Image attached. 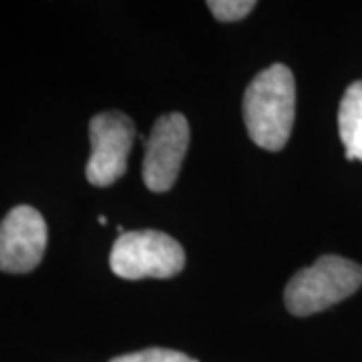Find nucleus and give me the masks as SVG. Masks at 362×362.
<instances>
[{
  "label": "nucleus",
  "mask_w": 362,
  "mask_h": 362,
  "mask_svg": "<svg viewBox=\"0 0 362 362\" xmlns=\"http://www.w3.org/2000/svg\"><path fill=\"white\" fill-rule=\"evenodd\" d=\"M90 157L87 161V180L90 185L107 187L113 185L127 171L135 127L129 117L109 111L90 119Z\"/></svg>",
  "instance_id": "nucleus-4"
},
{
  "label": "nucleus",
  "mask_w": 362,
  "mask_h": 362,
  "mask_svg": "<svg viewBox=\"0 0 362 362\" xmlns=\"http://www.w3.org/2000/svg\"><path fill=\"white\" fill-rule=\"evenodd\" d=\"M254 6H256L254 0H211V2H207V8L221 23L240 21L252 13Z\"/></svg>",
  "instance_id": "nucleus-8"
},
{
  "label": "nucleus",
  "mask_w": 362,
  "mask_h": 362,
  "mask_svg": "<svg viewBox=\"0 0 362 362\" xmlns=\"http://www.w3.org/2000/svg\"><path fill=\"white\" fill-rule=\"evenodd\" d=\"M296 111V83L286 65L268 66L259 71L244 93V123L252 141L266 151L284 147Z\"/></svg>",
  "instance_id": "nucleus-1"
},
{
  "label": "nucleus",
  "mask_w": 362,
  "mask_h": 362,
  "mask_svg": "<svg viewBox=\"0 0 362 362\" xmlns=\"http://www.w3.org/2000/svg\"><path fill=\"white\" fill-rule=\"evenodd\" d=\"M338 131L346 149V159L362 161V81L352 83L340 101Z\"/></svg>",
  "instance_id": "nucleus-7"
},
{
  "label": "nucleus",
  "mask_w": 362,
  "mask_h": 362,
  "mask_svg": "<svg viewBox=\"0 0 362 362\" xmlns=\"http://www.w3.org/2000/svg\"><path fill=\"white\" fill-rule=\"evenodd\" d=\"M111 270L125 280L173 278L183 270L185 254L180 242L156 230L121 233L111 250Z\"/></svg>",
  "instance_id": "nucleus-3"
},
{
  "label": "nucleus",
  "mask_w": 362,
  "mask_h": 362,
  "mask_svg": "<svg viewBox=\"0 0 362 362\" xmlns=\"http://www.w3.org/2000/svg\"><path fill=\"white\" fill-rule=\"evenodd\" d=\"M189 145V125L181 113L159 117L145 143L143 181L151 192H168L177 181Z\"/></svg>",
  "instance_id": "nucleus-5"
},
{
  "label": "nucleus",
  "mask_w": 362,
  "mask_h": 362,
  "mask_svg": "<svg viewBox=\"0 0 362 362\" xmlns=\"http://www.w3.org/2000/svg\"><path fill=\"white\" fill-rule=\"evenodd\" d=\"M111 362H197L192 356L177 352V350L168 349H147L139 350V352H131V354H123L117 356Z\"/></svg>",
  "instance_id": "nucleus-9"
},
{
  "label": "nucleus",
  "mask_w": 362,
  "mask_h": 362,
  "mask_svg": "<svg viewBox=\"0 0 362 362\" xmlns=\"http://www.w3.org/2000/svg\"><path fill=\"white\" fill-rule=\"evenodd\" d=\"M361 286V264L342 256H322L288 282L286 308L294 316H312L346 300Z\"/></svg>",
  "instance_id": "nucleus-2"
},
{
  "label": "nucleus",
  "mask_w": 362,
  "mask_h": 362,
  "mask_svg": "<svg viewBox=\"0 0 362 362\" xmlns=\"http://www.w3.org/2000/svg\"><path fill=\"white\" fill-rule=\"evenodd\" d=\"M47 223L39 209L18 206L0 221V270L25 274L35 270L47 250Z\"/></svg>",
  "instance_id": "nucleus-6"
},
{
  "label": "nucleus",
  "mask_w": 362,
  "mask_h": 362,
  "mask_svg": "<svg viewBox=\"0 0 362 362\" xmlns=\"http://www.w3.org/2000/svg\"><path fill=\"white\" fill-rule=\"evenodd\" d=\"M99 223H101V226H105V223H107V218H105V216H99Z\"/></svg>",
  "instance_id": "nucleus-10"
}]
</instances>
